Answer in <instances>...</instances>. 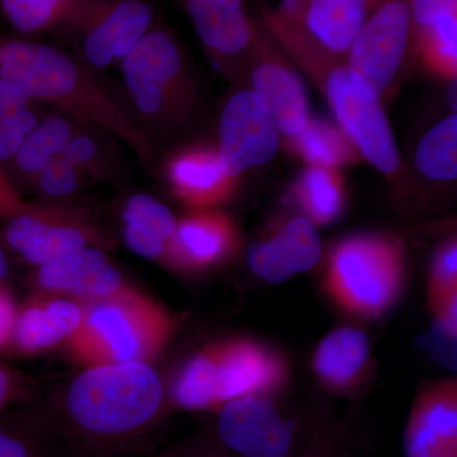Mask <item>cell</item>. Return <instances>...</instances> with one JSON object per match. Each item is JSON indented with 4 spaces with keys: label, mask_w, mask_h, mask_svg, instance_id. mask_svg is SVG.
<instances>
[{
    "label": "cell",
    "mask_w": 457,
    "mask_h": 457,
    "mask_svg": "<svg viewBox=\"0 0 457 457\" xmlns=\"http://www.w3.org/2000/svg\"><path fill=\"white\" fill-rule=\"evenodd\" d=\"M284 143L305 165L342 170L362 161L357 147L337 123L312 114L303 130Z\"/></svg>",
    "instance_id": "cell-25"
},
{
    "label": "cell",
    "mask_w": 457,
    "mask_h": 457,
    "mask_svg": "<svg viewBox=\"0 0 457 457\" xmlns=\"http://www.w3.org/2000/svg\"><path fill=\"white\" fill-rule=\"evenodd\" d=\"M80 305L82 320L65 345L83 369L150 363L167 347L179 324L173 312L130 285Z\"/></svg>",
    "instance_id": "cell-5"
},
{
    "label": "cell",
    "mask_w": 457,
    "mask_h": 457,
    "mask_svg": "<svg viewBox=\"0 0 457 457\" xmlns=\"http://www.w3.org/2000/svg\"><path fill=\"white\" fill-rule=\"evenodd\" d=\"M321 257L323 245L318 228L299 213L270 225L246 249L249 270L270 285H281L309 272Z\"/></svg>",
    "instance_id": "cell-17"
},
{
    "label": "cell",
    "mask_w": 457,
    "mask_h": 457,
    "mask_svg": "<svg viewBox=\"0 0 457 457\" xmlns=\"http://www.w3.org/2000/svg\"><path fill=\"white\" fill-rule=\"evenodd\" d=\"M0 457H59L41 418L0 422Z\"/></svg>",
    "instance_id": "cell-32"
},
{
    "label": "cell",
    "mask_w": 457,
    "mask_h": 457,
    "mask_svg": "<svg viewBox=\"0 0 457 457\" xmlns=\"http://www.w3.org/2000/svg\"><path fill=\"white\" fill-rule=\"evenodd\" d=\"M88 182L82 171L60 155L37 174L32 186L44 200H69Z\"/></svg>",
    "instance_id": "cell-34"
},
{
    "label": "cell",
    "mask_w": 457,
    "mask_h": 457,
    "mask_svg": "<svg viewBox=\"0 0 457 457\" xmlns=\"http://www.w3.org/2000/svg\"><path fill=\"white\" fill-rule=\"evenodd\" d=\"M80 126L71 117L59 112L42 117L9 162L18 179L32 185L37 174L62 154Z\"/></svg>",
    "instance_id": "cell-26"
},
{
    "label": "cell",
    "mask_w": 457,
    "mask_h": 457,
    "mask_svg": "<svg viewBox=\"0 0 457 457\" xmlns=\"http://www.w3.org/2000/svg\"><path fill=\"white\" fill-rule=\"evenodd\" d=\"M442 79H456L457 12L442 17L420 33L414 46V59Z\"/></svg>",
    "instance_id": "cell-30"
},
{
    "label": "cell",
    "mask_w": 457,
    "mask_h": 457,
    "mask_svg": "<svg viewBox=\"0 0 457 457\" xmlns=\"http://www.w3.org/2000/svg\"><path fill=\"white\" fill-rule=\"evenodd\" d=\"M409 4L413 26L414 59V46L420 33L425 32L442 17L457 12V0H409Z\"/></svg>",
    "instance_id": "cell-37"
},
{
    "label": "cell",
    "mask_w": 457,
    "mask_h": 457,
    "mask_svg": "<svg viewBox=\"0 0 457 457\" xmlns=\"http://www.w3.org/2000/svg\"><path fill=\"white\" fill-rule=\"evenodd\" d=\"M213 68L236 79L245 73L260 21L249 14L245 0H179Z\"/></svg>",
    "instance_id": "cell-15"
},
{
    "label": "cell",
    "mask_w": 457,
    "mask_h": 457,
    "mask_svg": "<svg viewBox=\"0 0 457 457\" xmlns=\"http://www.w3.org/2000/svg\"><path fill=\"white\" fill-rule=\"evenodd\" d=\"M82 320V305L66 297L36 293L18 306L11 345L22 356H36L65 345Z\"/></svg>",
    "instance_id": "cell-22"
},
{
    "label": "cell",
    "mask_w": 457,
    "mask_h": 457,
    "mask_svg": "<svg viewBox=\"0 0 457 457\" xmlns=\"http://www.w3.org/2000/svg\"><path fill=\"white\" fill-rule=\"evenodd\" d=\"M457 381L425 385L411 407L405 432L408 457H456Z\"/></svg>",
    "instance_id": "cell-21"
},
{
    "label": "cell",
    "mask_w": 457,
    "mask_h": 457,
    "mask_svg": "<svg viewBox=\"0 0 457 457\" xmlns=\"http://www.w3.org/2000/svg\"><path fill=\"white\" fill-rule=\"evenodd\" d=\"M291 376L290 361L279 348L254 337H227L192 353L174 374L167 395L183 411H215L245 396H276Z\"/></svg>",
    "instance_id": "cell-3"
},
{
    "label": "cell",
    "mask_w": 457,
    "mask_h": 457,
    "mask_svg": "<svg viewBox=\"0 0 457 457\" xmlns=\"http://www.w3.org/2000/svg\"><path fill=\"white\" fill-rule=\"evenodd\" d=\"M177 218L161 201L146 194L126 198L121 209V237L132 253L164 264Z\"/></svg>",
    "instance_id": "cell-23"
},
{
    "label": "cell",
    "mask_w": 457,
    "mask_h": 457,
    "mask_svg": "<svg viewBox=\"0 0 457 457\" xmlns=\"http://www.w3.org/2000/svg\"><path fill=\"white\" fill-rule=\"evenodd\" d=\"M380 2L381 0H368L369 11L371 12Z\"/></svg>",
    "instance_id": "cell-43"
},
{
    "label": "cell",
    "mask_w": 457,
    "mask_h": 457,
    "mask_svg": "<svg viewBox=\"0 0 457 457\" xmlns=\"http://www.w3.org/2000/svg\"><path fill=\"white\" fill-rule=\"evenodd\" d=\"M18 305L8 282L0 284V351L11 345Z\"/></svg>",
    "instance_id": "cell-40"
},
{
    "label": "cell",
    "mask_w": 457,
    "mask_h": 457,
    "mask_svg": "<svg viewBox=\"0 0 457 457\" xmlns=\"http://www.w3.org/2000/svg\"><path fill=\"white\" fill-rule=\"evenodd\" d=\"M9 273V261L7 254H5L4 248L0 245V284L7 282Z\"/></svg>",
    "instance_id": "cell-42"
},
{
    "label": "cell",
    "mask_w": 457,
    "mask_h": 457,
    "mask_svg": "<svg viewBox=\"0 0 457 457\" xmlns=\"http://www.w3.org/2000/svg\"><path fill=\"white\" fill-rule=\"evenodd\" d=\"M31 285L36 293L87 303L116 293L126 282L106 249L87 246L35 267Z\"/></svg>",
    "instance_id": "cell-19"
},
{
    "label": "cell",
    "mask_w": 457,
    "mask_h": 457,
    "mask_svg": "<svg viewBox=\"0 0 457 457\" xmlns=\"http://www.w3.org/2000/svg\"><path fill=\"white\" fill-rule=\"evenodd\" d=\"M170 194L187 210L220 209L236 196L240 179L222 167L216 147L191 144L179 147L164 164Z\"/></svg>",
    "instance_id": "cell-18"
},
{
    "label": "cell",
    "mask_w": 457,
    "mask_h": 457,
    "mask_svg": "<svg viewBox=\"0 0 457 457\" xmlns=\"http://www.w3.org/2000/svg\"><path fill=\"white\" fill-rule=\"evenodd\" d=\"M417 170L433 182H453L457 177V114L440 120L423 135L414 153Z\"/></svg>",
    "instance_id": "cell-28"
},
{
    "label": "cell",
    "mask_w": 457,
    "mask_h": 457,
    "mask_svg": "<svg viewBox=\"0 0 457 457\" xmlns=\"http://www.w3.org/2000/svg\"><path fill=\"white\" fill-rule=\"evenodd\" d=\"M456 341L457 335L445 329L440 324L432 320L428 332L420 337V347L428 352L438 365L456 370Z\"/></svg>",
    "instance_id": "cell-36"
},
{
    "label": "cell",
    "mask_w": 457,
    "mask_h": 457,
    "mask_svg": "<svg viewBox=\"0 0 457 457\" xmlns=\"http://www.w3.org/2000/svg\"><path fill=\"white\" fill-rule=\"evenodd\" d=\"M290 60L323 93L337 125L350 137L361 158L380 171L394 188L402 191L400 196L404 197L402 158L381 101L368 97L354 86L345 60L317 54H302Z\"/></svg>",
    "instance_id": "cell-7"
},
{
    "label": "cell",
    "mask_w": 457,
    "mask_h": 457,
    "mask_svg": "<svg viewBox=\"0 0 457 457\" xmlns=\"http://www.w3.org/2000/svg\"><path fill=\"white\" fill-rule=\"evenodd\" d=\"M119 68L132 116L143 130L170 132L185 125L196 106V83L171 29L155 23Z\"/></svg>",
    "instance_id": "cell-6"
},
{
    "label": "cell",
    "mask_w": 457,
    "mask_h": 457,
    "mask_svg": "<svg viewBox=\"0 0 457 457\" xmlns=\"http://www.w3.org/2000/svg\"><path fill=\"white\" fill-rule=\"evenodd\" d=\"M37 102L0 77V165L9 163L42 117Z\"/></svg>",
    "instance_id": "cell-27"
},
{
    "label": "cell",
    "mask_w": 457,
    "mask_h": 457,
    "mask_svg": "<svg viewBox=\"0 0 457 457\" xmlns=\"http://www.w3.org/2000/svg\"><path fill=\"white\" fill-rule=\"evenodd\" d=\"M104 132L80 126L65 146L62 156L78 168L90 180H107L117 173L113 156L104 147V141L99 139Z\"/></svg>",
    "instance_id": "cell-31"
},
{
    "label": "cell",
    "mask_w": 457,
    "mask_h": 457,
    "mask_svg": "<svg viewBox=\"0 0 457 457\" xmlns=\"http://www.w3.org/2000/svg\"><path fill=\"white\" fill-rule=\"evenodd\" d=\"M215 413L212 435L236 457H296L293 420L275 396L251 395L231 400Z\"/></svg>",
    "instance_id": "cell-12"
},
{
    "label": "cell",
    "mask_w": 457,
    "mask_h": 457,
    "mask_svg": "<svg viewBox=\"0 0 457 457\" xmlns=\"http://www.w3.org/2000/svg\"><path fill=\"white\" fill-rule=\"evenodd\" d=\"M88 0H0L9 25L23 35L62 29Z\"/></svg>",
    "instance_id": "cell-29"
},
{
    "label": "cell",
    "mask_w": 457,
    "mask_h": 457,
    "mask_svg": "<svg viewBox=\"0 0 457 457\" xmlns=\"http://www.w3.org/2000/svg\"><path fill=\"white\" fill-rule=\"evenodd\" d=\"M242 245L239 228L227 212L187 210L177 218L164 266L182 275H206L236 260Z\"/></svg>",
    "instance_id": "cell-16"
},
{
    "label": "cell",
    "mask_w": 457,
    "mask_h": 457,
    "mask_svg": "<svg viewBox=\"0 0 457 457\" xmlns=\"http://www.w3.org/2000/svg\"><path fill=\"white\" fill-rule=\"evenodd\" d=\"M27 393L25 378L16 370L0 363V414L11 405L25 399Z\"/></svg>",
    "instance_id": "cell-39"
},
{
    "label": "cell",
    "mask_w": 457,
    "mask_h": 457,
    "mask_svg": "<svg viewBox=\"0 0 457 457\" xmlns=\"http://www.w3.org/2000/svg\"><path fill=\"white\" fill-rule=\"evenodd\" d=\"M155 23L149 0H88L62 31L74 38L84 64L104 71L120 65Z\"/></svg>",
    "instance_id": "cell-11"
},
{
    "label": "cell",
    "mask_w": 457,
    "mask_h": 457,
    "mask_svg": "<svg viewBox=\"0 0 457 457\" xmlns=\"http://www.w3.org/2000/svg\"><path fill=\"white\" fill-rule=\"evenodd\" d=\"M341 171L305 165L291 187L297 213L317 228L335 224L347 210V186Z\"/></svg>",
    "instance_id": "cell-24"
},
{
    "label": "cell",
    "mask_w": 457,
    "mask_h": 457,
    "mask_svg": "<svg viewBox=\"0 0 457 457\" xmlns=\"http://www.w3.org/2000/svg\"><path fill=\"white\" fill-rule=\"evenodd\" d=\"M0 77L37 104L116 137L141 163L152 161L149 137L131 111L79 57L41 42L0 38Z\"/></svg>",
    "instance_id": "cell-2"
},
{
    "label": "cell",
    "mask_w": 457,
    "mask_h": 457,
    "mask_svg": "<svg viewBox=\"0 0 457 457\" xmlns=\"http://www.w3.org/2000/svg\"><path fill=\"white\" fill-rule=\"evenodd\" d=\"M167 396L150 363L93 366L41 420L59 457H135L163 420Z\"/></svg>",
    "instance_id": "cell-1"
},
{
    "label": "cell",
    "mask_w": 457,
    "mask_h": 457,
    "mask_svg": "<svg viewBox=\"0 0 457 457\" xmlns=\"http://www.w3.org/2000/svg\"><path fill=\"white\" fill-rule=\"evenodd\" d=\"M281 132L263 101L249 88L237 90L222 107L216 152L236 179L272 161Z\"/></svg>",
    "instance_id": "cell-13"
},
{
    "label": "cell",
    "mask_w": 457,
    "mask_h": 457,
    "mask_svg": "<svg viewBox=\"0 0 457 457\" xmlns=\"http://www.w3.org/2000/svg\"><path fill=\"white\" fill-rule=\"evenodd\" d=\"M22 204L23 200L18 194L16 186L0 165V221L16 212Z\"/></svg>",
    "instance_id": "cell-41"
},
{
    "label": "cell",
    "mask_w": 457,
    "mask_h": 457,
    "mask_svg": "<svg viewBox=\"0 0 457 457\" xmlns=\"http://www.w3.org/2000/svg\"><path fill=\"white\" fill-rule=\"evenodd\" d=\"M296 457H353L350 445L341 429L330 422H319L312 427Z\"/></svg>",
    "instance_id": "cell-35"
},
{
    "label": "cell",
    "mask_w": 457,
    "mask_h": 457,
    "mask_svg": "<svg viewBox=\"0 0 457 457\" xmlns=\"http://www.w3.org/2000/svg\"><path fill=\"white\" fill-rule=\"evenodd\" d=\"M245 71L251 83L249 89L266 104L278 123L281 140L299 134L312 116L308 92L294 62L261 21Z\"/></svg>",
    "instance_id": "cell-14"
},
{
    "label": "cell",
    "mask_w": 457,
    "mask_h": 457,
    "mask_svg": "<svg viewBox=\"0 0 457 457\" xmlns=\"http://www.w3.org/2000/svg\"><path fill=\"white\" fill-rule=\"evenodd\" d=\"M0 222V245L33 267L87 246L107 249L111 245L95 216L69 200L23 201Z\"/></svg>",
    "instance_id": "cell-8"
},
{
    "label": "cell",
    "mask_w": 457,
    "mask_h": 457,
    "mask_svg": "<svg viewBox=\"0 0 457 457\" xmlns=\"http://www.w3.org/2000/svg\"><path fill=\"white\" fill-rule=\"evenodd\" d=\"M457 295V240L449 237L436 248L429 264L427 297L429 309Z\"/></svg>",
    "instance_id": "cell-33"
},
{
    "label": "cell",
    "mask_w": 457,
    "mask_h": 457,
    "mask_svg": "<svg viewBox=\"0 0 457 457\" xmlns=\"http://www.w3.org/2000/svg\"><path fill=\"white\" fill-rule=\"evenodd\" d=\"M411 59L413 26L409 0H381L370 12L345 56L352 82L363 95L383 101Z\"/></svg>",
    "instance_id": "cell-10"
},
{
    "label": "cell",
    "mask_w": 457,
    "mask_h": 457,
    "mask_svg": "<svg viewBox=\"0 0 457 457\" xmlns=\"http://www.w3.org/2000/svg\"><path fill=\"white\" fill-rule=\"evenodd\" d=\"M369 13L368 0H282L260 21L287 56L345 60Z\"/></svg>",
    "instance_id": "cell-9"
},
{
    "label": "cell",
    "mask_w": 457,
    "mask_h": 457,
    "mask_svg": "<svg viewBox=\"0 0 457 457\" xmlns=\"http://www.w3.org/2000/svg\"><path fill=\"white\" fill-rule=\"evenodd\" d=\"M156 457H236L216 440L212 432L201 433Z\"/></svg>",
    "instance_id": "cell-38"
},
{
    "label": "cell",
    "mask_w": 457,
    "mask_h": 457,
    "mask_svg": "<svg viewBox=\"0 0 457 457\" xmlns=\"http://www.w3.org/2000/svg\"><path fill=\"white\" fill-rule=\"evenodd\" d=\"M372 347L369 336L357 327L333 329L312 352V371L321 389L337 398L360 395L371 378Z\"/></svg>",
    "instance_id": "cell-20"
},
{
    "label": "cell",
    "mask_w": 457,
    "mask_h": 457,
    "mask_svg": "<svg viewBox=\"0 0 457 457\" xmlns=\"http://www.w3.org/2000/svg\"><path fill=\"white\" fill-rule=\"evenodd\" d=\"M407 278V251L398 236L359 231L328 249L319 285L337 312L354 320L378 321L398 305Z\"/></svg>",
    "instance_id": "cell-4"
}]
</instances>
